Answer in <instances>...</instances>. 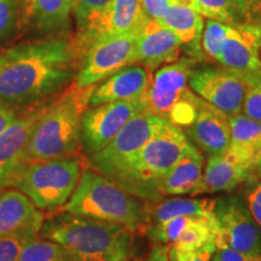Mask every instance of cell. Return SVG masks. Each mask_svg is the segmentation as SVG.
Listing matches in <instances>:
<instances>
[{
	"instance_id": "6da1fadb",
	"label": "cell",
	"mask_w": 261,
	"mask_h": 261,
	"mask_svg": "<svg viewBox=\"0 0 261 261\" xmlns=\"http://www.w3.org/2000/svg\"><path fill=\"white\" fill-rule=\"evenodd\" d=\"M2 54L0 102L14 108L37 106L76 77L80 56L74 41L24 42Z\"/></svg>"
},
{
	"instance_id": "7a4b0ae2",
	"label": "cell",
	"mask_w": 261,
	"mask_h": 261,
	"mask_svg": "<svg viewBox=\"0 0 261 261\" xmlns=\"http://www.w3.org/2000/svg\"><path fill=\"white\" fill-rule=\"evenodd\" d=\"M133 232L119 224L62 212L44 220L39 236L67 250L73 261H129L135 257Z\"/></svg>"
},
{
	"instance_id": "3957f363",
	"label": "cell",
	"mask_w": 261,
	"mask_h": 261,
	"mask_svg": "<svg viewBox=\"0 0 261 261\" xmlns=\"http://www.w3.org/2000/svg\"><path fill=\"white\" fill-rule=\"evenodd\" d=\"M151 208L149 202L126 191L94 169H85L73 195L62 210L119 224L130 232L145 234Z\"/></svg>"
},
{
	"instance_id": "277c9868",
	"label": "cell",
	"mask_w": 261,
	"mask_h": 261,
	"mask_svg": "<svg viewBox=\"0 0 261 261\" xmlns=\"http://www.w3.org/2000/svg\"><path fill=\"white\" fill-rule=\"evenodd\" d=\"M94 87L71 83L47 104L28 139L25 151L29 161L67 158L76 152L81 145V119Z\"/></svg>"
},
{
	"instance_id": "5b68a950",
	"label": "cell",
	"mask_w": 261,
	"mask_h": 261,
	"mask_svg": "<svg viewBox=\"0 0 261 261\" xmlns=\"http://www.w3.org/2000/svg\"><path fill=\"white\" fill-rule=\"evenodd\" d=\"M194 144L184 130L163 121L126 166L115 182L149 203L162 201L159 185Z\"/></svg>"
},
{
	"instance_id": "8992f818",
	"label": "cell",
	"mask_w": 261,
	"mask_h": 261,
	"mask_svg": "<svg viewBox=\"0 0 261 261\" xmlns=\"http://www.w3.org/2000/svg\"><path fill=\"white\" fill-rule=\"evenodd\" d=\"M197 60L182 58L160 67L150 77L144 100L155 115L184 129L197 113L200 97L189 87V76Z\"/></svg>"
},
{
	"instance_id": "52a82bcc",
	"label": "cell",
	"mask_w": 261,
	"mask_h": 261,
	"mask_svg": "<svg viewBox=\"0 0 261 261\" xmlns=\"http://www.w3.org/2000/svg\"><path fill=\"white\" fill-rule=\"evenodd\" d=\"M83 167L75 156L29 161L14 189L24 194L41 212L64 207L79 182Z\"/></svg>"
},
{
	"instance_id": "ba28073f",
	"label": "cell",
	"mask_w": 261,
	"mask_h": 261,
	"mask_svg": "<svg viewBox=\"0 0 261 261\" xmlns=\"http://www.w3.org/2000/svg\"><path fill=\"white\" fill-rule=\"evenodd\" d=\"M163 121L165 120L149 109L144 100L143 106L126 122L112 142L100 151L90 156L94 171L115 181Z\"/></svg>"
},
{
	"instance_id": "9c48e42d",
	"label": "cell",
	"mask_w": 261,
	"mask_h": 261,
	"mask_svg": "<svg viewBox=\"0 0 261 261\" xmlns=\"http://www.w3.org/2000/svg\"><path fill=\"white\" fill-rule=\"evenodd\" d=\"M132 64H137L136 34L99 35L85 48L74 83L79 87L94 86Z\"/></svg>"
},
{
	"instance_id": "30bf717a",
	"label": "cell",
	"mask_w": 261,
	"mask_h": 261,
	"mask_svg": "<svg viewBox=\"0 0 261 261\" xmlns=\"http://www.w3.org/2000/svg\"><path fill=\"white\" fill-rule=\"evenodd\" d=\"M257 74H246L227 68L205 67L192 69L189 87L204 102L233 116L242 110L244 96Z\"/></svg>"
},
{
	"instance_id": "8fae6325",
	"label": "cell",
	"mask_w": 261,
	"mask_h": 261,
	"mask_svg": "<svg viewBox=\"0 0 261 261\" xmlns=\"http://www.w3.org/2000/svg\"><path fill=\"white\" fill-rule=\"evenodd\" d=\"M214 215L218 223L215 243L225 244L243 254L261 253V228L244 198L236 195L217 198Z\"/></svg>"
},
{
	"instance_id": "7c38bea8",
	"label": "cell",
	"mask_w": 261,
	"mask_h": 261,
	"mask_svg": "<svg viewBox=\"0 0 261 261\" xmlns=\"http://www.w3.org/2000/svg\"><path fill=\"white\" fill-rule=\"evenodd\" d=\"M259 152L246 145L230 143L224 152L208 158L198 195L231 192L244 184L254 175Z\"/></svg>"
},
{
	"instance_id": "4fadbf2b",
	"label": "cell",
	"mask_w": 261,
	"mask_h": 261,
	"mask_svg": "<svg viewBox=\"0 0 261 261\" xmlns=\"http://www.w3.org/2000/svg\"><path fill=\"white\" fill-rule=\"evenodd\" d=\"M143 103L144 99L115 100L85 110L81 119V145L89 158L112 142Z\"/></svg>"
},
{
	"instance_id": "5bb4252c",
	"label": "cell",
	"mask_w": 261,
	"mask_h": 261,
	"mask_svg": "<svg viewBox=\"0 0 261 261\" xmlns=\"http://www.w3.org/2000/svg\"><path fill=\"white\" fill-rule=\"evenodd\" d=\"M48 103L41 102L27 110L0 135V190L14 188L29 162L28 139Z\"/></svg>"
},
{
	"instance_id": "9a60e30c",
	"label": "cell",
	"mask_w": 261,
	"mask_h": 261,
	"mask_svg": "<svg viewBox=\"0 0 261 261\" xmlns=\"http://www.w3.org/2000/svg\"><path fill=\"white\" fill-rule=\"evenodd\" d=\"M145 234L155 244L173 246L182 250H196L215 242L218 223L215 215H180L159 226L148 228Z\"/></svg>"
},
{
	"instance_id": "2e32d148",
	"label": "cell",
	"mask_w": 261,
	"mask_h": 261,
	"mask_svg": "<svg viewBox=\"0 0 261 261\" xmlns=\"http://www.w3.org/2000/svg\"><path fill=\"white\" fill-rule=\"evenodd\" d=\"M261 22L230 24L219 63L246 74L261 73Z\"/></svg>"
},
{
	"instance_id": "e0dca14e",
	"label": "cell",
	"mask_w": 261,
	"mask_h": 261,
	"mask_svg": "<svg viewBox=\"0 0 261 261\" xmlns=\"http://www.w3.org/2000/svg\"><path fill=\"white\" fill-rule=\"evenodd\" d=\"M182 130L192 144L207 158L219 155L230 146L231 127L228 116L201 98L195 120Z\"/></svg>"
},
{
	"instance_id": "ac0fdd59",
	"label": "cell",
	"mask_w": 261,
	"mask_h": 261,
	"mask_svg": "<svg viewBox=\"0 0 261 261\" xmlns=\"http://www.w3.org/2000/svg\"><path fill=\"white\" fill-rule=\"evenodd\" d=\"M181 47L177 35L158 21L148 19L136 34L137 63L149 71L178 61Z\"/></svg>"
},
{
	"instance_id": "d6986e66",
	"label": "cell",
	"mask_w": 261,
	"mask_h": 261,
	"mask_svg": "<svg viewBox=\"0 0 261 261\" xmlns=\"http://www.w3.org/2000/svg\"><path fill=\"white\" fill-rule=\"evenodd\" d=\"M150 71L143 65L132 64L96 85L91 94L89 107L115 100L144 99L150 83Z\"/></svg>"
},
{
	"instance_id": "ffe728a7",
	"label": "cell",
	"mask_w": 261,
	"mask_h": 261,
	"mask_svg": "<svg viewBox=\"0 0 261 261\" xmlns=\"http://www.w3.org/2000/svg\"><path fill=\"white\" fill-rule=\"evenodd\" d=\"M45 217L32 201L16 189L0 190V238L32 228L40 231Z\"/></svg>"
},
{
	"instance_id": "44dd1931",
	"label": "cell",
	"mask_w": 261,
	"mask_h": 261,
	"mask_svg": "<svg viewBox=\"0 0 261 261\" xmlns=\"http://www.w3.org/2000/svg\"><path fill=\"white\" fill-rule=\"evenodd\" d=\"M204 171V155L194 145L169 171L159 185V195L196 196L201 188Z\"/></svg>"
},
{
	"instance_id": "7402d4cb",
	"label": "cell",
	"mask_w": 261,
	"mask_h": 261,
	"mask_svg": "<svg viewBox=\"0 0 261 261\" xmlns=\"http://www.w3.org/2000/svg\"><path fill=\"white\" fill-rule=\"evenodd\" d=\"M146 21L148 18L143 14L140 0H112L106 15L94 29L85 48L99 35L122 34V33L137 34Z\"/></svg>"
},
{
	"instance_id": "603a6c76",
	"label": "cell",
	"mask_w": 261,
	"mask_h": 261,
	"mask_svg": "<svg viewBox=\"0 0 261 261\" xmlns=\"http://www.w3.org/2000/svg\"><path fill=\"white\" fill-rule=\"evenodd\" d=\"M160 23L177 35L182 46L189 47L194 56H200L204 22L203 17L191 5L171 4Z\"/></svg>"
},
{
	"instance_id": "cb8c5ba5",
	"label": "cell",
	"mask_w": 261,
	"mask_h": 261,
	"mask_svg": "<svg viewBox=\"0 0 261 261\" xmlns=\"http://www.w3.org/2000/svg\"><path fill=\"white\" fill-rule=\"evenodd\" d=\"M24 12L39 31L60 33L68 28L73 0H23Z\"/></svg>"
},
{
	"instance_id": "d4e9b609",
	"label": "cell",
	"mask_w": 261,
	"mask_h": 261,
	"mask_svg": "<svg viewBox=\"0 0 261 261\" xmlns=\"http://www.w3.org/2000/svg\"><path fill=\"white\" fill-rule=\"evenodd\" d=\"M217 198L171 197L158 202L151 208L149 227H156L172 218L180 215H201L214 217V205ZM148 231V230H146Z\"/></svg>"
},
{
	"instance_id": "484cf974",
	"label": "cell",
	"mask_w": 261,
	"mask_h": 261,
	"mask_svg": "<svg viewBox=\"0 0 261 261\" xmlns=\"http://www.w3.org/2000/svg\"><path fill=\"white\" fill-rule=\"evenodd\" d=\"M110 3L112 0H73V15L77 25V37L73 41L80 57Z\"/></svg>"
},
{
	"instance_id": "4316f807",
	"label": "cell",
	"mask_w": 261,
	"mask_h": 261,
	"mask_svg": "<svg viewBox=\"0 0 261 261\" xmlns=\"http://www.w3.org/2000/svg\"><path fill=\"white\" fill-rule=\"evenodd\" d=\"M38 237L22 249L18 261H73L61 244Z\"/></svg>"
},
{
	"instance_id": "83f0119b",
	"label": "cell",
	"mask_w": 261,
	"mask_h": 261,
	"mask_svg": "<svg viewBox=\"0 0 261 261\" xmlns=\"http://www.w3.org/2000/svg\"><path fill=\"white\" fill-rule=\"evenodd\" d=\"M231 127V143L261 150V122L249 119L242 113L228 116Z\"/></svg>"
},
{
	"instance_id": "f1b7e54d",
	"label": "cell",
	"mask_w": 261,
	"mask_h": 261,
	"mask_svg": "<svg viewBox=\"0 0 261 261\" xmlns=\"http://www.w3.org/2000/svg\"><path fill=\"white\" fill-rule=\"evenodd\" d=\"M190 5L207 19H214L226 24L242 23L230 0H191Z\"/></svg>"
},
{
	"instance_id": "f546056e",
	"label": "cell",
	"mask_w": 261,
	"mask_h": 261,
	"mask_svg": "<svg viewBox=\"0 0 261 261\" xmlns=\"http://www.w3.org/2000/svg\"><path fill=\"white\" fill-rule=\"evenodd\" d=\"M230 24L223 22L207 19L201 35V50L208 58L214 61H219L221 47L226 38Z\"/></svg>"
},
{
	"instance_id": "4dcf8cb0",
	"label": "cell",
	"mask_w": 261,
	"mask_h": 261,
	"mask_svg": "<svg viewBox=\"0 0 261 261\" xmlns=\"http://www.w3.org/2000/svg\"><path fill=\"white\" fill-rule=\"evenodd\" d=\"M39 236V232L32 228L17 231L0 238V261H18L22 249Z\"/></svg>"
},
{
	"instance_id": "1f68e13d",
	"label": "cell",
	"mask_w": 261,
	"mask_h": 261,
	"mask_svg": "<svg viewBox=\"0 0 261 261\" xmlns=\"http://www.w3.org/2000/svg\"><path fill=\"white\" fill-rule=\"evenodd\" d=\"M23 11V0H0V42L14 34Z\"/></svg>"
},
{
	"instance_id": "d6a6232c",
	"label": "cell",
	"mask_w": 261,
	"mask_h": 261,
	"mask_svg": "<svg viewBox=\"0 0 261 261\" xmlns=\"http://www.w3.org/2000/svg\"><path fill=\"white\" fill-rule=\"evenodd\" d=\"M241 113L249 119L261 122V73L256 75L248 87Z\"/></svg>"
},
{
	"instance_id": "836d02e7",
	"label": "cell",
	"mask_w": 261,
	"mask_h": 261,
	"mask_svg": "<svg viewBox=\"0 0 261 261\" xmlns=\"http://www.w3.org/2000/svg\"><path fill=\"white\" fill-rule=\"evenodd\" d=\"M169 261H211L217 252V243H210L196 250H182L173 246H167Z\"/></svg>"
},
{
	"instance_id": "e575fe53",
	"label": "cell",
	"mask_w": 261,
	"mask_h": 261,
	"mask_svg": "<svg viewBox=\"0 0 261 261\" xmlns=\"http://www.w3.org/2000/svg\"><path fill=\"white\" fill-rule=\"evenodd\" d=\"M244 201L252 213L254 220L261 228V181L253 175L246 181Z\"/></svg>"
},
{
	"instance_id": "d590c367",
	"label": "cell",
	"mask_w": 261,
	"mask_h": 261,
	"mask_svg": "<svg viewBox=\"0 0 261 261\" xmlns=\"http://www.w3.org/2000/svg\"><path fill=\"white\" fill-rule=\"evenodd\" d=\"M242 23L261 22V0H230Z\"/></svg>"
},
{
	"instance_id": "8d00e7d4",
	"label": "cell",
	"mask_w": 261,
	"mask_h": 261,
	"mask_svg": "<svg viewBox=\"0 0 261 261\" xmlns=\"http://www.w3.org/2000/svg\"><path fill=\"white\" fill-rule=\"evenodd\" d=\"M172 4L171 0H140L142 11L148 19L160 22Z\"/></svg>"
},
{
	"instance_id": "74e56055",
	"label": "cell",
	"mask_w": 261,
	"mask_h": 261,
	"mask_svg": "<svg viewBox=\"0 0 261 261\" xmlns=\"http://www.w3.org/2000/svg\"><path fill=\"white\" fill-rule=\"evenodd\" d=\"M215 253L219 256L220 261H261V253L243 254L221 243H217V252Z\"/></svg>"
},
{
	"instance_id": "f35d334b",
	"label": "cell",
	"mask_w": 261,
	"mask_h": 261,
	"mask_svg": "<svg viewBox=\"0 0 261 261\" xmlns=\"http://www.w3.org/2000/svg\"><path fill=\"white\" fill-rule=\"evenodd\" d=\"M17 113L15 108L9 104L0 102V135H2L8 127L17 120Z\"/></svg>"
},
{
	"instance_id": "ab89813d",
	"label": "cell",
	"mask_w": 261,
	"mask_h": 261,
	"mask_svg": "<svg viewBox=\"0 0 261 261\" xmlns=\"http://www.w3.org/2000/svg\"><path fill=\"white\" fill-rule=\"evenodd\" d=\"M168 247L163 244H155L150 250L148 257L145 261H169L167 254Z\"/></svg>"
},
{
	"instance_id": "60d3db41",
	"label": "cell",
	"mask_w": 261,
	"mask_h": 261,
	"mask_svg": "<svg viewBox=\"0 0 261 261\" xmlns=\"http://www.w3.org/2000/svg\"><path fill=\"white\" fill-rule=\"evenodd\" d=\"M254 174H255V177L261 181V150H260L259 155H257L255 169H254Z\"/></svg>"
},
{
	"instance_id": "b9f144b4",
	"label": "cell",
	"mask_w": 261,
	"mask_h": 261,
	"mask_svg": "<svg viewBox=\"0 0 261 261\" xmlns=\"http://www.w3.org/2000/svg\"><path fill=\"white\" fill-rule=\"evenodd\" d=\"M172 4H181V5H190L191 0H171Z\"/></svg>"
},
{
	"instance_id": "7bdbcfd3",
	"label": "cell",
	"mask_w": 261,
	"mask_h": 261,
	"mask_svg": "<svg viewBox=\"0 0 261 261\" xmlns=\"http://www.w3.org/2000/svg\"><path fill=\"white\" fill-rule=\"evenodd\" d=\"M211 261H220V259H219V256H218L217 255V253H215L214 254V255H213V257H212V260Z\"/></svg>"
},
{
	"instance_id": "ee69618b",
	"label": "cell",
	"mask_w": 261,
	"mask_h": 261,
	"mask_svg": "<svg viewBox=\"0 0 261 261\" xmlns=\"http://www.w3.org/2000/svg\"><path fill=\"white\" fill-rule=\"evenodd\" d=\"M2 63H3V54L0 52V65H2Z\"/></svg>"
},
{
	"instance_id": "f6af8a7d",
	"label": "cell",
	"mask_w": 261,
	"mask_h": 261,
	"mask_svg": "<svg viewBox=\"0 0 261 261\" xmlns=\"http://www.w3.org/2000/svg\"><path fill=\"white\" fill-rule=\"evenodd\" d=\"M129 261H140V260H138V259H132V260H129Z\"/></svg>"
}]
</instances>
